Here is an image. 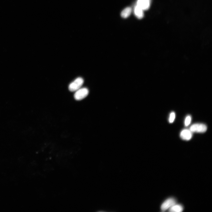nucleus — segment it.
I'll list each match as a JSON object with an SVG mask.
<instances>
[{"mask_svg": "<svg viewBox=\"0 0 212 212\" xmlns=\"http://www.w3.org/2000/svg\"><path fill=\"white\" fill-rule=\"evenodd\" d=\"M84 82L83 79L81 77H78L73 82L70 84L69 86V89L71 92L77 91L80 88Z\"/></svg>", "mask_w": 212, "mask_h": 212, "instance_id": "f257e3e1", "label": "nucleus"}, {"mask_svg": "<svg viewBox=\"0 0 212 212\" xmlns=\"http://www.w3.org/2000/svg\"><path fill=\"white\" fill-rule=\"evenodd\" d=\"M207 129L206 125L203 123L193 124L190 128V130L192 132L203 133L205 132Z\"/></svg>", "mask_w": 212, "mask_h": 212, "instance_id": "f03ea898", "label": "nucleus"}, {"mask_svg": "<svg viewBox=\"0 0 212 212\" xmlns=\"http://www.w3.org/2000/svg\"><path fill=\"white\" fill-rule=\"evenodd\" d=\"M89 93V90L86 88H80L76 91L74 94L75 99L77 100H82Z\"/></svg>", "mask_w": 212, "mask_h": 212, "instance_id": "7ed1b4c3", "label": "nucleus"}, {"mask_svg": "<svg viewBox=\"0 0 212 212\" xmlns=\"http://www.w3.org/2000/svg\"><path fill=\"white\" fill-rule=\"evenodd\" d=\"M176 203V200L173 198H170L166 200L161 206V209L164 211L169 209L171 207Z\"/></svg>", "mask_w": 212, "mask_h": 212, "instance_id": "20e7f679", "label": "nucleus"}, {"mask_svg": "<svg viewBox=\"0 0 212 212\" xmlns=\"http://www.w3.org/2000/svg\"><path fill=\"white\" fill-rule=\"evenodd\" d=\"M150 0H138L137 5L143 10H147L150 7Z\"/></svg>", "mask_w": 212, "mask_h": 212, "instance_id": "39448f33", "label": "nucleus"}, {"mask_svg": "<svg viewBox=\"0 0 212 212\" xmlns=\"http://www.w3.org/2000/svg\"><path fill=\"white\" fill-rule=\"evenodd\" d=\"M180 136L182 139L186 140H188L191 139L192 138V132L190 130L187 129H184L180 132Z\"/></svg>", "mask_w": 212, "mask_h": 212, "instance_id": "423d86ee", "label": "nucleus"}, {"mask_svg": "<svg viewBox=\"0 0 212 212\" xmlns=\"http://www.w3.org/2000/svg\"><path fill=\"white\" fill-rule=\"evenodd\" d=\"M143 10L140 7L136 5L134 8V13L138 19L142 18L144 16Z\"/></svg>", "mask_w": 212, "mask_h": 212, "instance_id": "0eeeda50", "label": "nucleus"}, {"mask_svg": "<svg viewBox=\"0 0 212 212\" xmlns=\"http://www.w3.org/2000/svg\"><path fill=\"white\" fill-rule=\"evenodd\" d=\"M183 206L180 204H175L169 209V211L170 212H181L183 210Z\"/></svg>", "mask_w": 212, "mask_h": 212, "instance_id": "6e6552de", "label": "nucleus"}, {"mask_svg": "<svg viewBox=\"0 0 212 212\" xmlns=\"http://www.w3.org/2000/svg\"><path fill=\"white\" fill-rule=\"evenodd\" d=\"M131 11L132 9L130 7H126L121 12V16L123 18H127L130 15Z\"/></svg>", "mask_w": 212, "mask_h": 212, "instance_id": "1a4fd4ad", "label": "nucleus"}, {"mask_svg": "<svg viewBox=\"0 0 212 212\" xmlns=\"http://www.w3.org/2000/svg\"><path fill=\"white\" fill-rule=\"evenodd\" d=\"M175 114L174 112H172L170 114L169 121L170 123H172L175 118Z\"/></svg>", "mask_w": 212, "mask_h": 212, "instance_id": "9d476101", "label": "nucleus"}, {"mask_svg": "<svg viewBox=\"0 0 212 212\" xmlns=\"http://www.w3.org/2000/svg\"><path fill=\"white\" fill-rule=\"evenodd\" d=\"M191 120V117L190 115H188L186 118L185 121V125L186 126H188L190 123Z\"/></svg>", "mask_w": 212, "mask_h": 212, "instance_id": "9b49d317", "label": "nucleus"}]
</instances>
